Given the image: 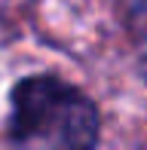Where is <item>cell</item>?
I'll return each instance as SVG.
<instances>
[{
  "mask_svg": "<svg viewBox=\"0 0 147 150\" xmlns=\"http://www.w3.org/2000/svg\"><path fill=\"white\" fill-rule=\"evenodd\" d=\"M12 150H98V104L55 74L22 77L9 92Z\"/></svg>",
  "mask_w": 147,
  "mask_h": 150,
  "instance_id": "6da1fadb",
  "label": "cell"
},
{
  "mask_svg": "<svg viewBox=\"0 0 147 150\" xmlns=\"http://www.w3.org/2000/svg\"><path fill=\"white\" fill-rule=\"evenodd\" d=\"M129 34L135 43V64L147 80V0H129Z\"/></svg>",
  "mask_w": 147,
  "mask_h": 150,
  "instance_id": "7a4b0ae2",
  "label": "cell"
}]
</instances>
